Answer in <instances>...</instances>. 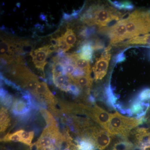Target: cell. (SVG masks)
<instances>
[{
  "mask_svg": "<svg viewBox=\"0 0 150 150\" xmlns=\"http://www.w3.org/2000/svg\"><path fill=\"white\" fill-rule=\"evenodd\" d=\"M121 13L115 9L104 5L91 6L81 17V20L90 26L97 25L105 27L113 21L119 20Z\"/></svg>",
  "mask_w": 150,
  "mask_h": 150,
  "instance_id": "1",
  "label": "cell"
},
{
  "mask_svg": "<svg viewBox=\"0 0 150 150\" xmlns=\"http://www.w3.org/2000/svg\"><path fill=\"white\" fill-rule=\"evenodd\" d=\"M124 20L127 30L126 39L150 32V11L137 10Z\"/></svg>",
  "mask_w": 150,
  "mask_h": 150,
  "instance_id": "2",
  "label": "cell"
},
{
  "mask_svg": "<svg viewBox=\"0 0 150 150\" xmlns=\"http://www.w3.org/2000/svg\"><path fill=\"white\" fill-rule=\"evenodd\" d=\"M140 125L139 120L125 117L115 112L111 114L107 132L110 136H118L126 139L132 129Z\"/></svg>",
  "mask_w": 150,
  "mask_h": 150,
  "instance_id": "3",
  "label": "cell"
},
{
  "mask_svg": "<svg viewBox=\"0 0 150 150\" xmlns=\"http://www.w3.org/2000/svg\"><path fill=\"white\" fill-rule=\"evenodd\" d=\"M12 74L18 80L22 87L26 89L35 97L39 83L38 78L26 67L17 66L12 71Z\"/></svg>",
  "mask_w": 150,
  "mask_h": 150,
  "instance_id": "4",
  "label": "cell"
},
{
  "mask_svg": "<svg viewBox=\"0 0 150 150\" xmlns=\"http://www.w3.org/2000/svg\"><path fill=\"white\" fill-rule=\"evenodd\" d=\"M100 31L106 33L110 39V45H114L126 39L127 30L124 19L109 27L100 28Z\"/></svg>",
  "mask_w": 150,
  "mask_h": 150,
  "instance_id": "5",
  "label": "cell"
},
{
  "mask_svg": "<svg viewBox=\"0 0 150 150\" xmlns=\"http://www.w3.org/2000/svg\"><path fill=\"white\" fill-rule=\"evenodd\" d=\"M83 137H91L95 143L96 147L100 150L105 149L110 144V135L107 131L98 126H92L87 128Z\"/></svg>",
  "mask_w": 150,
  "mask_h": 150,
  "instance_id": "6",
  "label": "cell"
},
{
  "mask_svg": "<svg viewBox=\"0 0 150 150\" xmlns=\"http://www.w3.org/2000/svg\"><path fill=\"white\" fill-rule=\"evenodd\" d=\"M81 107L84 110L86 115L90 117L107 131L111 114L96 105L91 107L81 104Z\"/></svg>",
  "mask_w": 150,
  "mask_h": 150,
  "instance_id": "7",
  "label": "cell"
},
{
  "mask_svg": "<svg viewBox=\"0 0 150 150\" xmlns=\"http://www.w3.org/2000/svg\"><path fill=\"white\" fill-rule=\"evenodd\" d=\"M111 46L109 45L105 48L100 57L96 60L93 67L94 79L96 81L100 80L103 79L107 72L108 64L111 57L110 50Z\"/></svg>",
  "mask_w": 150,
  "mask_h": 150,
  "instance_id": "8",
  "label": "cell"
},
{
  "mask_svg": "<svg viewBox=\"0 0 150 150\" xmlns=\"http://www.w3.org/2000/svg\"><path fill=\"white\" fill-rule=\"evenodd\" d=\"M32 110L27 103L23 99L17 98L14 100L11 112L20 121H26L32 117Z\"/></svg>",
  "mask_w": 150,
  "mask_h": 150,
  "instance_id": "9",
  "label": "cell"
},
{
  "mask_svg": "<svg viewBox=\"0 0 150 150\" xmlns=\"http://www.w3.org/2000/svg\"><path fill=\"white\" fill-rule=\"evenodd\" d=\"M49 54V45L40 47L30 52L32 61L35 67L44 73V67L47 64L46 59Z\"/></svg>",
  "mask_w": 150,
  "mask_h": 150,
  "instance_id": "10",
  "label": "cell"
},
{
  "mask_svg": "<svg viewBox=\"0 0 150 150\" xmlns=\"http://www.w3.org/2000/svg\"><path fill=\"white\" fill-rule=\"evenodd\" d=\"M78 150H95L96 146L94 141L88 136L78 137L76 139Z\"/></svg>",
  "mask_w": 150,
  "mask_h": 150,
  "instance_id": "11",
  "label": "cell"
},
{
  "mask_svg": "<svg viewBox=\"0 0 150 150\" xmlns=\"http://www.w3.org/2000/svg\"><path fill=\"white\" fill-rule=\"evenodd\" d=\"M71 82L75 84L82 89H86L89 92V89L91 87L93 82L92 78L90 75H86L79 77L69 78Z\"/></svg>",
  "mask_w": 150,
  "mask_h": 150,
  "instance_id": "12",
  "label": "cell"
},
{
  "mask_svg": "<svg viewBox=\"0 0 150 150\" xmlns=\"http://www.w3.org/2000/svg\"><path fill=\"white\" fill-rule=\"evenodd\" d=\"M93 50V43L91 41H88L84 42L79 51L80 58L86 61H90L92 58Z\"/></svg>",
  "mask_w": 150,
  "mask_h": 150,
  "instance_id": "13",
  "label": "cell"
},
{
  "mask_svg": "<svg viewBox=\"0 0 150 150\" xmlns=\"http://www.w3.org/2000/svg\"><path fill=\"white\" fill-rule=\"evenodd\" d=\"M76 67L83 70L86 75H90L91 69L89 61L81 59L79 54H70Z\"/></svg>",
  "mask_w": 150,
  "mask_h": 150,
  "instance_id": "14",
  "label": "cell"
},
{
  "mask_svg": "<svg viewBox=\"0 0 150 150\" xmlns=\"http://www.w3.org/2000/svg\"><path fill=\"white\" fill-rule=\"evenodd\" d=\"M115 89L110 84L105 87V88L104 99L105 103L109 107L114 108V105L116 104V101L118 99L117 96L113 92Z\"/></svg>",
  "mask_w": 150,
  "mask_h": 150,
  "instance_id": "15",
  "label": "cell"
},
{
  "mask_svg": "<svg viewBox=\"0 0 150 150\" xmlns=\"http://www.w3.org/2000/svg\"><path fill=\"white\" fill-rule=\"evenodd\" d=\"M0 127L1 133H4L7 129L11 122V118L7 109L4 107L1 108Z\"/></svg>",
  "mask_w": 150,
  "mask_h": 150,
  "instance_id": "16",
  "label": "cell"
},
{
  "mask_svg": "<svg viewBox=\"0 0 150 150\" xmlns=\"http://www.w3.org/2000/svg\"><path fill=\"white\" fill-rule=\"evenodd\" d=\"M124 43L125 45H148L150 47V33L133 38L129 40H127Z\"/></svg>",
  "mask_w": 150,
  "mask_h": 150,
  "instance_id": "17",
  "label": "cell"
},
{
  "mask_svg": "<svg viewBox=\"0 0 150 150\" xmlns=\"http://www.w3.org/2000/svg\"><path fill=\"white\" fill-rule=\"evenodd\" d=\"M62 37L67 45L71 48L74 46L76 41V38L74 33L72 30L70 28H67L66 32L62 35Z\"/></svg>",
  "mask_w": 150,
  "mask_h": 150,
  "instance_id": "18",
  "label": "cell"
},
{
  "mask_svg": "<svg viewBox=\"0 0 150 150\" xmlns=\"http://www.w3.org/2000/svg\"><path fill=\"white\" fill-rule=\"evenodd\" d=\"M109 2L114 7L119 9H124L126 10H131L134 9V6L132 3L129 1L120 2L118 1H109Z\"/></svg>",
  "mask_w": 150,
  "mask_h": 150,
  "instance_id": "19",
  "label": "cell"
},
{
  "mask_svg": "<svg viewBox=\"0 0 150 150\" xmlns=\"http://www.w3.org/2000/svg\"><path fill=\"white\" fill-rule=\"evenodd\" d=\"M134 99L140 102H149L150 100V88H146L143 89Z\"/></svg>",
  "mask_w": 150,
  "mask_h": 150,
  "instance_id": "20",
  "label": "cell"
},
{
  "mask_svg": "<svg viewBox=\"0 0 150 150\" xmlns=\"http://www.w3.org/2000/svg\"><path fill=\"white\" fill-rule=\"evenodd\" d=\"M135 147V146L131 142L126 140L121 141L115 144L112 150H131Z\"/></svg>",
  "mask_w": 150,
  "mask_h": 150,
  "instance_id": "21",
  "label": "cell"
},
{
  "mask_svg": "<svg viewBox=\"0 0 150 150\" xmlns=\"http://www.w3.org/2000/svg\"><path fill=\"white\" fill-rule=\"evenodd\" d=\"M21 130H19L12 133L10 134L8 133L4 136L3 138L1 139V142H21Z\"/></svg>",
  "mask_w": 150,
  "mask_h": 150,
  "instance_id": "22",
  "label": "cell"
},
{
  "mask_svg": "<svg viewBox=\"0 0 150 150\" xmlns=\"http://www.w3.org/2000/svg\"><path fill=\"white\" fill-rule=\"evenodd\" d=\"M34 133L33 131L26 132L21 130V142L30 146L31 145V142L34 137Z\"/></svg>",
  "mask_w": 150,
  "mask_h": 150,
  "instance_id": "23",
  "label": "cell"
},
{
  "mask_svg": "<svg viewBox=\"0 0 150 150\" xmlns=\"http://www.w3.org/2000/svg\"><path fill=\"white\" fill-rule=\"evenodd\" d=\"M40 111L41 114H42V116L45 119L47 126L51 125V124L57 123L56 120L51 115V113L48 112V110L45 108H40Z\"/></svg>",
  "mask_w": 150,
  "mask_h": 150,
  "instance_id": "24",
  "label": "cell"
},
{
  "mask_svg": "<svg viewBox=\"0 0 150 150\" xmlns=\"http://www.w3.org/2000/svg\"><path fill=\"white\" fill-rule=\"evenodd\" d=\"M13 98L11 95L8 93L4 97L1 98V103L6 108L9 109L12 105Z\"/></svg>",
  "mask_w": 150,
  "mask_h": 150,
  "instance_id": "25",
  "label": "cell"
},
{
  "mask_svg": "<svg viewBox=\"0 0 150 150\" xmlns=\"http://www.w3.org/2000/svg\"><path fill=\"white\" fill-rule=\"evenodd\" d=\"M95 32L96 29L95 27L85 28L80 33V35L81 37L87 38L93 35Z\"/></svg>",
  "mask_w": 150,
  "mask_h": 150,
  "instance_id": "26",
  "label": "cell"
},
{
  "mask_svg": "<svg viewBox=\"0 0 150 150\" xmlns=\"http://www.w3.org/2000/svg\"><path fill=\"white\" fill-rule=\"evenodd\" d=\"M69 92L74 96H78L81 94V89L78 86L71 82L69 86Z\"/></svg>",
  "mask_w": 150,
  "mask_h": 150,
  "instance_id": "27",
  "label": "cell"
},
{
  "mask_svg": "<svg viewBox=\"0 0 150 150\" xmlns=\"http://www.w3.org/2000/svg\"><path fill=\"white\" fill-rule=\"evenodd\" d=\"M86 75L85 73L83 70L76 67V69L72 74L68 77L69 78L79 77Z\"/></svg>",
  "mask_w": 150,
  "mask_h": 150,
  "instance_id": "28",
  "label": "cell"
},
{
  "mask_svg": "<svg viewBox=\"0 0 150 150\" xmlns=\"http://www.w3.org/2000/svg\"><path fill=\"white\" fill-rule=\"evenodd\" d=\"M126 60V56L124 52H121L115 56L114 58V62L115 64L121 63L124 62Z\"/></svg>",
  "mask_w": 150,
  "mask_h": 150,
  "instance_id": "29",
  "label": "cell"
},
{
  "mask_svg": "<svg viewBox=\"0 0 150 150\" xmlns=\"http://www.w3.org/2000/svg\"><path fill=\"white\" fill-rule=\"evenodd\" d=\"M66 76H69L73 73L76 69V67L74 64H69L64 66Z\"/></svg>",
  "mask_w": 150,
  "mask_h": 150,
  "instance_id": "30",
  "label": "cell"
},
{
  "mask_svg": "<svg viewBox=\"0 0 150 150\" xmlns=\"http://www.w3.org/2000/svg\"><path fill=\"white\" fill-rule=\"evenodd\" d=\"M104 44L102 41L99 39H96L93 44L94 50H99L103 49L104 47Z\"/></svg>",
  "mask_w": 150,
  "mask_h": 150,
  "instance_id": "31",
  "label": "cell"
},
{
  "mask_svg": "<svg viewBox=\"0 0 150 150\" xmlns=\"http://www.w3.org/2000/svg\"><path fill=\"white\" fill-rule=\"evenodd\" d=\"M88 101L89 103H90L91 104H95L96 103V98L95 97L92 95L89 94L88 96Z\"/></svg>",
  "mask_w": 150,
  "mask_h": 150,
  "instance_id": "32",
  "label": "cell"
},
{
  "mask_svg": "<svg viewBox=\"0 0 150 150\" xmlns=\"http://www.w3.org/2000/svg\"><path fill=\"white\" fill-rule=\"evenodd\" d=\"M55 147L54 146H51L41 148H39L38 150H55Z\"/></svg>",
  "mask_w": 150,
  "mask_h": 150,
  "instance_id": "33",
  "label": "cell"
}]
</instances>
